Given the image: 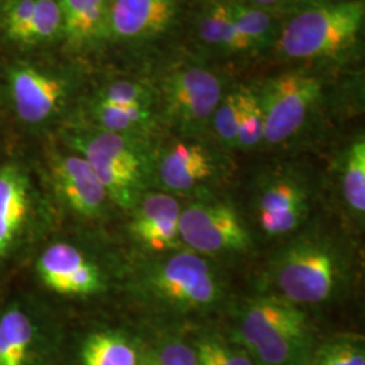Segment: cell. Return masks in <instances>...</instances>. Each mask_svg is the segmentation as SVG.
<instances>
[{
  "label": "cell",
  "mask_w": 365,
  "mask_h": 365,
  "mask_svg": "<svg viewBox=\"0 0 365 365\" xmlns=\"http://www.w3.org/2000/svg\"><path fill=\"white\" fill-rule=\"evenodd\" d=\"M155 93L149 86L141 81L118 80L103 87L95 101L108 105L130 106L152 108Z\"/></svg>",
  "instance_id": "cell-27"
},
{
  "label": "cell",
  "mask_w": 365,
  "mask_h": 365,
  "mask_svg": "<svg viewBox=\"0 0 365 365\" xmlns=\"http://www.w3.org/2000/svg\"><path fill=\"white\" fill-rule=\"evenodd\" d=\"M63 33V15L58 0H38L24 43L49 41Z\"/></svg>",
  "instance_id": "cell-28"
},
{
  "label": "cell",
  "mask_w": 365,
  "mask_h": 365,
  "mask_svg": "<svg viewBox=\"0 0 365 365\" xmlns=\"http://www.w3.org/2000/svg\"><path fill=\"white\" fill-rule=\"evenodd\" d=\"M255 210L261 230L269 237L299 229L310 211V190L292 172H277L261 179L255 194Z\"/></svg>",
  "instance_id": "cell-9"
},
{
  "label": "cell",
  "mask_w": 365,
  "mask_h": 365,
  "mask_svg": "<svg viewBox=\"0 0 365 365\" xmlns=\"http://www.w3.org/2000/svg\"><path fill=\"white\" fill-rule=\"evenodd\" d=\"M34 327L22 309L10 307L0 317V365H27Z\"/></svg>",
  "instance_id": "cell-20"
},
{
  "label": "cell",
  "mask_w": 365,
  "mask_h": 365,
  "mask_svg": "<svg viewBox=\"0 0 365 365\" xmlns=\"http://www.w3.org/2000/svg\"><path fill=\"white\" fill-rule=\"evenodd\" d=\"M51 176L56 194L72 212L88 220L105 214L110 199L84 157L78 153L53 156Z\"/></svg>",
  "instance_id": "cell-12"
},
{
  "label": "cell",
  "mask_w": 365,
  "mask_h": 365,
  "mask_svg": "<svg viewBox=\"0 0 365 365\" xmlns=\"http://www.w3.org/2000/svg\"><path fill=\"white\" fill-rule=\"evenodd\" d=\"M235 339L260 365H309L317 348L302 307L274 294L249 300L241 309Z\"/></svg>",
  "instance_id": "cell-2"
},
{
  "label": "cell",
  "mask_w": 365,
  "mask_h": 365,
  "mask_svg": "<svg viewBox=\"0 0 365 365\" xmlns=\"http://www.w3.org/2000/svg\"><path fill=\"white\" fill-rule=\"evenodd\" d=\"M30 187L26 173L15 164L0 168V260L14 248L29 212Z\"/></svg>",
  "instance_id": "cell-16"
},
{
  "label": "cell",
  "mask_w": 365,
  "mask_h": 365,
  "mask_svg": "<svg viewBox=\"0 0 365 365\" xmlns=\"http://www.w3.org/2000/svg\"><path fill=\"white\" fill-rule=\"evenodd\" d=\"M210 128L215 133L222 145L227 148H237L238 129H240V91L225 92L221 102L217 106Z\"/></svg>",
  "instance_id": "cell-26"
},
{
  "label": "cell",
  "mask_w": 365,
  "mask_h": 365,
  "mask_svg": "<svg viewBox=\"0 0 365 365\" xmlns=\"http://www.w3.org/2000/svg\"><path fill=\"white\" fill-rule=\"evenodd\" d=\"M63 34L73 48H87L108 36L107 0H58Z\"/></svg>",
  "instance_id": "cell-17"
},
{
  "label": "cell",
  "mask_w": 365,
  "mask_h": 365,
  "mask_svg": "<svg viewBox=\"0 0 365 365\" xmlns=\"http://www.w3.org/2000/svg\"><path fill=\"white\" fill-rule=\"evenodd\" d=\"M131 211V233L144 248L167 252L180 247L182 207L176 197L163 191H148Z\"/></svg>",
  "instance_id": "cell-14"
},
{
  "label": "cell",
  "mask_w": 365,
  "mask_h": 365,
  "mask_svg": "<svg viewBox=\"0 0 365 365\" xmlns=\"http://www.w3.org/2000/svg\"><path fill=\"white\" fill-rule=\"evenodd\" d=\"M280 1H282V0H252L250 4L271 11V9H274V6H277Z\"/></svg>",
  "instance_id": "cell-32"
},
{
  "label": "cell",
  "mask_w": 365,
  "mask_h": 365,
  "mask_svg": "<svg viewBox=\"0 0 365 365\" xmlns=\"http://www.w3.org/2000/svg\"><path fill=\"white\" fill-rule=\"evenodd\" d=\"M364 0L313 4L292 15L276 37L277 52L289 60L339 57L352 49L363 33Z\"/></svg>",
  "instance_id": "cell-4"
},
{
  "label": "cell",
  "mask_w": 365,
  "mask_h": 365,
  "mask_svg": "<svg viewBox=\"0 0 365 365\" xmlns=\"http://www.w3.org/2000/svg\"><path fill=\"white\" fill-rule=\"evenodd\" d=\"M179 233L182 244L202 256L247 252L252 237L238 212L217 200H196L182 209Z\"/></svg>",
  "instance_id": "cell-8"
},
{
  "label": "cell",
  "mask_w": 365,
  "mask_h": 365,
  "mask_svg": "<svg viewBox=\"0 0 365 365\" xmlns=\"http://www.w3.org/2000/svg\"><path fill=\"white\" fill-rule=\"evenodd\" d=\"M178 0H114L108 10V36L118 39L156 37L172 25Z\"/></svg>",
  "instance_id": "cell-15"
},
{
  "label": "cell",
  "mask_w": 365,
  "mask_h": 365,
  "mask_svg": "<svg viewBox=\"0 0 365 365\" xmlns=\"http://www.w3.org/2000/svg\"><path fill=\"white\" fill-rule=\"evenodd\" d=\"M145 282L152 298L178 312L209 310L223 298V284L214 265L190 249L155 262Z\"/></svg>",
  "instance_id": "cell-5"
},
{
  "label": "cell",
  "mask_w": 365,
  "mask_h": 365,
  "mask_svg": "<svg viewBox=\"0 0 365 365\" xmlns=\"http://www.w3.org/2000/svg\"><path fill=\"white\" fill-rule=\"evenodd\" d=\"M268 276L274 295L298 306L322 304L345 287L349 262L336 241L307 233L279 249L269 262Z\"/></svg>",
  "instance_id": "cell-1"
},
{
  "label": "cell",
  "mask_w": 365,
  "mask_h": 365,
  "mask_svg": "<svg viewBox=\"0 0 365 365\" xmlns=\"http://www.w3.org/2000/svg\"><path fill=\"white\" fill-rule=\"evenodd\" d=\"M237 30L248 42L250 51L268 48L277 37L274 15L269 10L249 3L227 1Z\"/></svg>",
  "instance_id": "cell-23"
},
{
  "label": "cell",
  "mask_w": 365,
  "mask_h": 365,
  "mask_svg": "<svg viewBox=\"0 0 365 365\" xmlns=\"http://www.w3.org/2000/svg\"><path fill=\"white\" fill-rule=\"evenodd\" d=\"M66 141L88 161L110 202L120 209H134L153 184L156 153L146 137L93 128L73 131Z\"/></svg>",
  "instance_id": "cell-3"
},
{
  "label": "cell",
  "mask_w": 365,
  "mask_h": 365,
  "mask_svg": "<svg viewBox=\"0 0 365 365\" xmlns=\"http://www.w3.org/2000/svg\"><path fill=\"white\" fill-rule=\"evenodd\" d=\"M91 117L95 128L102 130L146 137L155 125L152 108L108 105L93 101Z\"/></svg>",
  "instance_id": "cell-21"
},
{
  "label": "cell",
  "mask_w": 365,
  "mask_h": 365,
  "mask_svg": "<svg viewBox=\"0 0 365 365\" xmlns=\"http://www.w3.org/2000/svg\"><path fill=\"white\" fill-rule=\"evenodd\" d=\"M217 172V160L205 145L175 141L156 153L153 184L170 195L187 194L212 180Z\"/></svg>",
  "instance_id": "cell-10"
},
{
  "label": "cell",
  "mask_w": 365,
  "mask_h": 365,
  "mask_svg": "<svg viewBox=\"0 0 365 365\" xmlns=\"http://www.w3.org/2000/svg\"><path fill=\"white\" fill-rule=\"evenodd\" d=\"M37 1L38 0H14L4 18V31L9 38L24 43Z\"/></svg>",
  "instance_id": "cell-31"
},
{
  "label": "cell",
  "mask_w": 365,
  "mask_h": 365,
  "mask_svg": "<svg viewBox=\"0 0 365 365\" xmlns=\"http://www.w3.org/2000/svg\"><path fill=\"white\" fill-rule=\"evenodd\" d=\"M264 113V143L283 144L299 133L322 95L321 80L306 72L268 78L257 90Z\"/></svg>",
  "instance_id": "cell-7"
},
{
  "label": "cell",
  "mask_w": 365,
  "mask_h": 365,
  "mask_svg": "<svg viewBox=\"0 0 365 365\" xmlns=\"http://www.w3.org/2000/svg\"><path fill=\"white\" fill-rule=\"evenodd\" d=\"M339 184L346 207L354 215L364 218L365 140L363 135L357 137L342 155Z\"/></svg>",
  "instance_id": "cell-22"
},
{
  "label": "cell",
  "mask_w": 365,
  "mask_h": 365,
  "mask_svg": "<svg viewBox=\"0 0 365 365\" xmlns=\"http://www.w3.org/2000/svg\"><path fill=\"white\" fill-rule=\"evenodd\" d=\"M164 118L188 138L210 128L211 117L223 96L222 78L206 68L184 66L172 71L161 84Z\"/></svg>",
  "instance_id": "cell-6"
},
{
  "label": "cell",
  "mask_w": 365,
  "mask_h": 365,
  "mask_svg": "<svg viewBox=\"0 0 365 365\" xmlns=\"http://www.w3.org/2000/svg\"><path fill=\"white\" fill-rule=\"evenodd\" d=\"M240 129L237 148L253 149L264 143L265 120L259 93L249 87H240Z\"/></svg>",
  "instance_id": "cell-24"
},
{
  "label": "cell",
  "mask_w": 365,
  "mask_h": 365,
  "mask_svg": "<svg viewBox=\"0 0 365 365\" xmlns=\"http://www.w3.org/2000/svg\"><path fill=\"white\" fill-rule=\"evenodd\" d=\"M9 83L14 108L26 123L37 125L48 120L66 99V81L33 66L13 68Z\"/></svg>",
  "instance_id": "cell-13"
},
{
  "label": "cell",
  "mask_w": 365,
  "mask_h": 365,
  "mask_svg": "<svg viewBox=\"0 0 365 365\" xmlns=\"http://www.w3.org/2000/svg\"><path fill=\"white\" fill-rule=\"evenodd\" d=\"M195 352L199 365H255L245 349L232 348L218 337L206 336L199 339Z\"/></svg>",
  "instance_id": "cell-29"
},
{
  "label": "cell",
  "mask_w": 365,
  "mask_h": 365,
  "mask_svg": "<svg viewBox=\"0 0 365 365\" xmlns=\"http://www.w3.org/2000/svg\"><path fill=\"white\" fill-rule=\"evenodd\" d=\"M41 282L64 297H88L103 289L101 269L80 249L57 242L45 249L38 261Z\"/></svg>",
  "instance_id": "cell-11"
},
{
  "label": "cell",
  "mask_w": 365,
  "mask_h": 365,
  "mask_svg": "<svg viewBox=\"0 0 365 365\" xmlns=\"http://www.w3.org/2000/svg\"><path fill=\"white\" fill-rule=\"evenodd\" d=\"M200 39L211 48L226 53L252 52L232 19L227 1H214L197 22Z\"/></svg>",
  "instance_id": "cell-18"
},
{
  "label": "cell",
  "mask_w": 365,
  "mask_h": 365,
  "mask_svg": "<svg viewBox=\"0 0 365 365\" xmlns=\"http://www.w3.org/2000/svg\"><path fill=\"white\" fill-rule=\"evenodd\" d=\"M309 365H365L363 339L339 337L314 349Z\"/></svg>",
  "instance_id": "cell-25"
},
{
  "label": "cell",
  "mask_w": 365,
  "mask_h": 365,
  "mask_svg": "<svg viewBox=\"0 0 365 365\" xmlns=\"http://www.w3.org/2000/svg\"><path fill=\"white\" fill-rule=\"evenodd\" d=\"M144 365H199L194 348L182 341H167L144 357Z\"/></svg>",
  "instance_id": "cell-30"
},
{
  "label": "cell",
  "mask_w": 365,
  "mask_h": 365,
  "mask_svg": "<svg viewBox=\"0 0 365 365\" xmlns=\"http://www.w3.org/2000/svg\"><path fill=\"white\" fill-rule=\"evenodd\" d=\"M83 365H144L134 344L117 331H96L81 346Z\"/></svg>",
  "instance_id": "cell-19"
}]
</instances>
